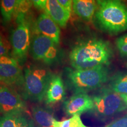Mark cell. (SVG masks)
<instances>
[{"mask_svg": "<svg viewBox=\"0 0 127 127\" xmlns=\"http://www.w3.org/2000/svg\"><path fill=\"white\" fill-rule=\"evenodd\" d=\"M65 95V87L63 79L59 75H52L45 98L47 104H55L63 99Z\"/></svg>", "mask_w": 127, "mask_h": 127, "instance_id": "13", "label": "cell"}, {"mask_svg": "<svg viewBox=\"0 0 127 127\" xmlns=\"http://www.w3.org/2000/svg\"><path fill=\"white\" fill-rule=\"evenodd\" d=\"M109 88L118 94H127V72L116 73L109 79Z\"/></svg>", "mask_w": 127, "mask_h": 127, "instance_id": "17", "label": "cell"}, {"mask_svg": "<svg viewBox=\"0 0 127 127\" xmlns=\"http://www.w3.org/2000/svg\"><path fill=\"white\" fill-rule=\"evenodd\" d=\"M57 44L43 35L38 34L32 39L31 53L35 60L42 61L47 64H52L58 59V50Z\"/></svg>", "mask_w": 127, "mask_h": 127, "instance_id": "7", "label": "cell"}, {"mask_svg": "<svg viewBox=\"0 0 127 127\" xmlns=\"http://www.w3.org/2000/svg\"><path fill=\"white\" fill-rule=\"evenodd\" d=\"M0 87H1V86H0Z\"/></svg>", "mask_w": 127, "mask_h": 127, "instance_id": "28", "label": "cell"}, {"mask_svg": "<svg viewBox=\"0 0 127 127\" xmlns=\"http://www.w3.org/2000/svg\"><path fill=\"white\" fill-rule=\"evenodd\" d=\"M32 114L38 127H54L55 118L50 110L36 106L32 109Z\"/></svg>", "mask_w": 127, "mask_h": 127, "instance_id": "16", "label": "cell"}, {"mask_svg": "<svg viewBox=\"0 0 127 127\" xmlns=\"http://www.w3.org/2000/svg\"><path fill=\"white\" fill-rule=\"evenodd\" d=\"M115 44L121 56L127 58V34L117 38Z\"/></svg>", "mask_w": 127, "mask_h": 127, "instance_id": "20", "label": "cell"}, {"mask_svg": "<svg viewBox=\"0 0 127 127\" xmlns=\"http://www.w3.org/2000/svg\"><path fill=\"white\" fill-rule=\"evenodd\" d=\"M0 82L8 85L24 84L20 64L14 57H0Z\"/></svg>", "mask_w": 127, "mask_h": 127, "instance_id": "8", "label": "cell"}, {"mask_svg": "<svg viewBox=\"0 0 127 127\" xmlns=\"http://www.w3.org/2000/svg\"><path fill=\"white\" fill-rule=\"evenodd\" d=\"M0 127H35V125L23 112H16L0 117Z\"/></svg>", "mask_w": 127, "mask_h": 127, "instance_id": "15", "label": "cell"}, {"mask_svg": "<svg viewBox=\"0 0 127 127\" xmlns=\"http://www.w3.org/2000/svg\"><path fill=\"white\" fill-rule=\"evenodd\" d=\"M18 0H1L0 11L3 23L8 24L15 14Z\"/></svg>", "mask_w": 127, "mask_h": 127, "instance_id": "18", "label": "cell"}, {"mask_svg": "<svg viewBox=\"0 0 127 127\" xmlns=\"http://www.w3.org/2000/svg\"><path fill=\"white\" fill-rule=\"evenodd\" d=\"M113 56L110 44L104 39L93 38L78 44L71 50L69 60L75 69L106 66Z\"/></svg>", "mask_w": 127, "mask_h": 127, "instance_id": "1", "label": "cell"}, {"mask_svg": "<svg viewBox=\"0 0 127 127\" xmlns=\"http://www.w3.org/2000/svg\"><path fill=\"white\" fill-rule=\"evenodd\" d=\"M68 86L74 93H86L101 88L109 79L107 66L84 69L66 68Z\"/></svg>", "mask_w": 127, "mask_h": 127, "instance_id": "2", "label": "cell"}, {"mask_svg": "<svg viewBox=\"0 0 127 127\" xmlns=\"http://www.w3.org/2000/svg\"><path fill=\"white\" fill-rule=\"evenodd\" d=\"M93 108V98L86 93H74L64 103V111L68 115H81L90 112Z\"/></svg>", "mask_w": 127, "mask_h": 127, "instance_id": "10", "label": "cell"}, {"mask_svg": "<svg viewBox=\"0 0 127 127\" xmlns=\"http://www.w3.org/2000/svg\"><path fill=\"white\" fill-rule=\"evenodd\" d=\"M54 127H90L85 125L81 120L80 115H74L70 118L61 121L55 119L53 124Z\"/></svg>", "mask_w": 127, "mask_h": 127, "instance_id": "19", "label": "cell"}, {"mask_svg": "<svg viewBox=\"0 0 127 127\" xmlns=\"http://www.w3.org/2000/svg\"><path fill=\"white\" fill-rule=\"evenodd\" d=\"M45 13L61 27H65L71 17V12L65 8L57 0H47Z\"/></svg>", "mask_w": 127, "mask_h": 127, "instance_id": "12", "label": "cell"}, {"mask_svg": "<svg viewBox=\"0 0 127 127\" xmlns=\"http://www.w3.org/2000/svg\"><path fill=\"white\" fill-rule=\"evenodd\" d=\"M25 109V102L15 90L6 86L0 87V113L23 112Z\"/></svg>", "mask_w": 127, "mask_h": 127, "instance_id": "9", "label": "cell"}, {"mask_svg": "<svg viewBox=\"0 0 127 127\" xmlns=\"http://www.w3.org/2000/svg\"><path fill=\"white\" fill-rule=\"evenodd\" d=\"M96 0H72V9L74 13L82 20L90 21L93 19L97 9Z\"/></svg>", "mask_w": 127, "mask_h": 127, "instance_id": "14", "label": "cell"}, {"mask_svg": "<svg viewBox=\"0 0 127 127\" xmlns=\"http://www.w3.org/2000/svg\"><path fill=\"white\" fill-rule=\"evenodd\" d=\"M105 127H127V114L116 119Z\"/></svg>", "mask_w": 127, "mask_h": 127, "instance_id": "22", "label": "cell"}, {"mask_svg": "<svg viewBox=\"0 0 127 127\" xmlns=\"http://www.w3.org/2000/svg\"><path fill=\"white\" fill-rule=\"evenodd\" d=\"M35 28L39 34L51 39L57 45L60 41V26L47 13H42L38 17Z\"/></svg>", "mask_w": 127, "mask_h": 127, "instance_id": "11", "label": "cell"}, {"mask_svg": "<svg viewBox=\"0 0 127 127\" xmlns=\"http://www.w3.org/2000/svg\"><path fill=\"white\" fill-rule=\"evenodd\" d=\"M17 27L12 31L11 43L12 48V55L20 64H23L27 58L31 47V29L26 14L16 15Z\"/></svg>", "mask_w": 127, "mask_h": 127, "instance_id": "6", "label": "cell"}, {"mask_svg": "<svg viewBox=\"0 0 127 127\" xmlns=\"http://www.w3.org/2000/svg\"><path fill=\"white\" fill-rule=\"evenodd\" d=\"M31 4V0H18L15 16L20 14H27Z\"/></svg>", "mask_w": 127, "mask_h": 127, "instance_id": "21", "label": "cell"}, {"mask_svg": "<svg viewBox=\"0 0 127 127\" xmlns=\"http://www.w3.org/2000/svg\"><path fill=\"white\" fill-rule=\"evenodd\" d=\"M59 3L69 11L71 12L72 9V0H57Z\"/></svg>", "mask_w": 127, "mask_h": 127, "instance_id": "25", "label": "cell"}, {"mask_svg": "<svg viewBox=\"0 0 127 127\" xmlns=\"http://www.w3.org/2000/svg\"><path fill=\"white\" fill-rule=\"evenodd\" d=\"M120 95L121 96V97L123 98L124 101H125V102L126 103V104L127 105V94H121Z\"/></svg>", "mask_w": 127, "mask_h": 127, "instance_id": "26", "label": "cell"}, {"mask_svg": "<svg viewBox=\"0 0 127 127\" xmlns=\"http://www.w3.org/2000/svg\"><path fill=\"white\" fill-rule=\"evenodd\" d=\"M31 2L35 8L39 10L45 11L47 0H31Z\"/></svg>", "mask_w": 127, "mask_h": 127, "instance_id": "24", "label": "cell"}, {"mask_svg": "<svg viewBox=\"0 0 127 127\" xmlns=\"http://www.w3.org/2000/svg\"><path fill=\"white\" fill-rule=\"evenodd\" d=\"M51 74L44 68L31 66L24 71L25 94L32 101H42L45 97Z\"/></svg>", "mask_w": 127, "mask_h": 127, "instance_id": "5", "label": "cell"}, {"mask_svg": "<svg viewBox=\"0 0 127 127\" xmlns=\"http://www.w3.org/2000/svg\"><path fill=\"white\" fill-rule=\"evenodd\" d=\"M96 2H97V4H98V5H99L100 4H101V2H102L104 0H96Z\"/></svg>", "mask_w": 127, "mask_h": 127, "instance_id": "27", "label": "cell"}, {"mask_svg": "<svg viewBox=\"0 0 127 127\" xmlns=\"http://www.w3.org/2000/svg\"><path fill=\"white\" fill-rule=\"evenodd\" d=\"M98 24L111 34L127 30V7L120 0H104L95 13Z\"/></svg>", "mask_w": 127, "mask_h": 127, "instance_id": "3", "label": "cell"}, {"mask_svg": "<svg viewBox=\"0 0 127 127\" xmlns=\"http://www.w3.org/2000/svg\"><path fill=\"white\" fill-rule=\"evenodd\" d=\"M9 47L8 44L0 35V57L8 56Z\"/></svg>", "mask_w": 127, "mask_h": 127, "instance_id": "23", "label": "cell"}, {"mask_svg": "<svg viewBox=\"0 0 127 127\" xmlns=\"http://www.w3.org/2000/svg\"><path fill=\"white\" fill-rule=\"evenodd\" d=\"M93 108L90 113L99 120L107 121L127 109L121 96L109 87H102L92 96Z\"/></svg>", "mask_w": 127, "mask_h": 127, "instance_id": "4", "label": "cell"}]
</instances>
